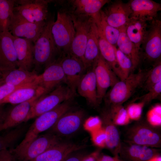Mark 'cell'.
<instances>
[{"mask_svg": "<svg viewBox=\"0 0 161 161\" xmlns=\"http://www.w3.org/2000/svg\"><path fill=\"white\" fill-rule=\"evenodd\" d=\"M145 104L140 101L129 104L126 109L130 120H137L140 118Z\"/></svg>", "mask_w": 161, "mask_h": 161, "instance_id": "39", "label": "cell"}, {"mask_svg": "<svg viewBox=\"0 0 161 161\" xmlns=\"http://www.w3.org/2000/svg\"><path fill=\"white\" fill-rule=\"evenodd\" d=\"M88 156L80 153L73 154V153L67 157L64 161H84Z\"/></svg>", "mask_w": 161, "mask_h": 161, "instance_id": "42", "label": "cell"}, {"mask_svg": "<svg viewBox=\"0 0 161 161\" xmlns=\"http://www.w3.org/2000/svg\"><path fill=\"white\" fill-rule=\"evenodd\" d=\"M148 72L140 69L137 73L130 74L124 80L117 82L108 94L110 105H122L127 101L136 89L143 84Z\"/></svg>", "mask_w": 161, "mask_h": 161, "instance_id": "5", "label": "cell"}, {"mask_svg": "<svg viewBox=\"0 0 161 161\" xmlns=\"http://www.w3.org/2000/svg\"><path fill=\"white\" fill-rule=\"evenodd\" d=\"M2 105H0V125L3 123L6 113Z\"/></svg>", "mask_w": 161, "mask_h": 161, "instance_id": "45", "label": "cell"}, {"mask_svg": "<svg viewBox=\"0 0 161 161\" xmlns=\"http://www.w3.org/2000/svg\"><path fill=\"white\" fill-rule=\"evenodd\" d=\"M70 109L62 115L50 128L51 133L59 137H66L79 129L84 118V112L82 110Z\"/></svg>", "mask_w": 161, "mask_h": 161, "instance_id": "13", "label": "cell"}, {"mask_svg": "<svg viewBox=\"0 0 161 161\" xmlns=\"http://www.w3.org/2000/svg\"><path fill=\"white\" fill-rule=\"evenodd\" d=\"M117 62L125 79L133 71V65L130 59L116 47L114 46Z\"/></svg>", "mask_w": 161, "mask_h": 161, "instance_id": "36", "label": "cell"}, {"mask_svg": "<svg viewBox=\"0 0 161 161\" xmlns=\"http://www.w3.org/2000/svg\"><path fill=\"white\" fill-rule=\"evenodd\" d=\"M33 82L43 89L46 94L61 83H65V75L60 61H55L48 65L42 74L37 75Z\"/></svg>", "mask_w": 161, "mask_h": 161, "instance_id": "15", "label": "cell"}, {"mask_svg": "<svg viewBox=\"0 0 161 161\" xmlns=\"http://www.w3.org/2000/svg\"><path fill=\"white\" fill-rule=\"evenodd\" d=\"M50 0H16L14 12L32 23L46 21L48 15V3Z\"/></svg>", "mask_w": 161, "mask_h": 161, "instance_id": "7", "label": "cell"}, {"mask_svg": "<svg viewBox=\"0 0 161 161\" xmlns=\"http://www.w3.org/2000/svg\"><path fill=\"white\" fill-rule=\"evenodd\" d=\"M98 161H125L119 157L118 155H114L111 157L107 155H102Z\"/></svg>", "mask_w": 161, "mask_h": 161, "instance_id": "44", "label": "cell"}, {"mask_svg": "<svg viewBox=\"0 0 161 161\" xmlns=\"http://www.w3.org/2000/svg\"><path fill=\"white\" fill-rule=\"evenodd\" d=\"M149 124L139 123L130 128L126 133V142L151 148L160 147V133Z\"/></svg>", "mask_w": 161, "mask_h": 161, "instance_id": "8", "label": "cell"}, {"mask_svg": "<svg viewBox=\"0 0 161 161\" xmlns=\"http://www.w3.org/2000/svg\"><path fill=\"white\" fill-rule=\"evenodd\" d=\"M109 109L112 119L117 126L126 125L130 122V119L126 109L122 105H110Z\"/></svg>", "mask_w": 161, "mask_h": 161, "instance_id": "34", "label": "cell"}, {"mask_svg": "<svg viewBox=\"0 0 161 161\" xmlns=\"http://www.w3.org/2000/svg\"><path fill=\"white\" fill-rule=\"evenodd\" d=\"M120 33L117 41L118 49L131 60L133 65V71L137 67L140 60V51L130 41L126 31V26L119 29Z\"/></svg>", "mask_w": 161, "mask_h": 161, "instance_id": "30", "label": "cell"}, {"mask_svg": "<svg viewBox=\"0 0 161 161\" xmlns=\"http://www.w3.org/2000/svg\"><path fill=\"white\" fill-rule=\"evenodd\" d=\"M37 75L35 72L18 68L3 71L1 76L4 83L20 86L33 83Z\"/></svg>", "mask_w": 161, "mask_h": 161, "instance_id": "29", "label": "cell"}, {"mask_svg": "<svg viewBox=\"0 0 161 161\" xmlns=\"http://www.w3.org/2000/svg\"><path fill=\"white\" fill-rule=\"evenodd\" d=\"M93 19L97 25L99 33L109 43L116 47L120 33L119 29L108 24L101 10L99 15Z\"/></svg>", "mask_w": 161, "mask_h": 161, "instance_id": "32", "label": "cell"}, {"mask_svg": "<svg viewBox=\"0 0 161 161\" xmlns=\"http://www.w3.org/2000/svg\"><path fill=\"white\" fill-rule=\"evenodd\" d=\"M28 84L20 86H13L5 83L2 85L0 86V102L17 89Z\"/></svg>", "mask_w": 161, "mask_h": 161, "instance_id": "41", "label": "cell"}, {"mask_svg": "<svg viewBox=\"0 0 161 161\" xmlns=\"http://www.w3.org/2000/svg\"><path fill=\"white\" fill-rule=\"evenodd\" d=\"M109 3L104 10H101L106 21L109 25L117 29L126 26L131 14L128 2L117 0Z\"/></svg>", "mask_w": 161, "mask_h": 161, "instance_id": "16", "label": "cell"}, {"mask_svg": "<svg viewBox=\"0 0 161 161\" xmlns=\"http://www.w3.org/2000/svg\"><path fill=\"white\" fill-rule=\"evenodd\" d=\"M148 92L138 98L140 101L143 102L145 104L151 102L160 95L161 93V81L155 84Z\"/></svg>", "mask_w": 161, "mask_h": 161, "instance_id": "40", "label": "cell"}, {"mask_svg": "<svg viewBox=\"0 0 161 161\" xmlns=\"http://www.w3.org/2000/svg\"><path fill=\"white\" fill-rule=\"evenodd\" d=\"M0 67L7 70L18 68L13 36L9 31L0 32Z\"/></svg>", "mask_w": 161, "mask_h": 161, "instance_id": "17", "label": "cell"}, {"mask_svg": "<svg viewBox=\"0 0 161 161\" xmlns=\"http://www.w3.org/2000/svg\"><path fill=\"white\" fill-rule=\"evenodd\" d=\"M147 120L148 123L154 127L161 125V106L160 104L153 106L147 112Z\"/></svg>", "mask_w": 161, "mask_h": 161, "instance_id": "38", "label": "cell"}, {"mask_svg": "<svg viewBox=\"0 0 161 161\" xmlns=\"http://www.w3.org/2000/svg\"><path fill=\"white\" fill-rule=\"evenodd\" d=\"M75 95L66 84H60L36 100L25 122L53 109L63 102L71 100Z\"/></svg>", "mask_w": 161, "mask_h": 161, "instance_id": "3", "label": "cell"}, {"mask_svg": "<svg viewBox=\"0 0 161 161\" xmlns=\"http://www.w3.org/2000/svg\"><path fill=\"white\" fill-rule=\"evenodd\" d=\"M0 161H14L9 150L5 149L0 151Z\"/></svg>", "mask_w": 161, "mask_h": 161, "instance_id": "43", "label": "cell"}, {"mask_svg": "<svg viewBox=\"0 0 161 161\" xmlns=\"http://www.w3.org/2000/svg\"><path fill=\"white\" fill-rule=\"evenodd\" d=\"M119 154L125 161H149L157 155L152 148L127 142L121 143Z\"/></svg>", "mask_w": 161, "mask_h": 161, "instance_id": "22", "label": "cell"}, {"mask_svg": "<svg viewBox=\"0 0 161 161\" xmlns=\"http://www.w3.org/2000/svg\"><path fill=\"white\" fill-rule=\"evenodd\" d=\"M46 21L32 23L13 12L9 31L13 36L27 39L34 44L41 33Z\"/></svg>", "mask_w": 161, "mask_h": 161, "instance_id": "14", "label": "cell"}, {"mask_svg": "<svg viewBox=\"0 0 161 161\" xmlns=\"http://www.w3.org/2000/svg\"><path fill=\"white\" fill-rule=\"evenodd\" d=\"M95 155H89L85 159L84 161H95Z\"/></svg>", "mask_w": 161, "mask_h": 161, "instance_id": "46", "label": "cell"}, {"mask_svg": "<svg viewBox=\"0 0 161 161\" xmlns=\"http://www.w3.org/2000/svg\"><path fill=\"white\" fill-rule=\"evenodd\" d=\"M111 1L109 0H75L70 2L74 8V14L95 18L100 13L101 8Z\"/></svg>", "mask_w": 161, "mask_h": 161, "instance_id": "28", "label": "cell"}, {"mask_svg": "<svg viewBox=\"0 0 161 161\" xmlns=\"http://www.w3.org/2000/svg\"><path fill=\"white\" fill-rule=\"evenodd\" d=\"M41 96H36L29 100L17 104L6 112L4 120L0 125V132L25 122L33 105Z\"/></svg>", "mask_w": 161, "mask_h": 161, "instance_id": "18", "label": "cell"}, {"mask_svg": "<svg viewBox=\"0 0 161 161\" xmlns=\"http://www.w3.org/2000/svg\"><path fill=\"white\" fill-rule=\"evenodd\" d=\"M54 21L53 18L47 20L41 33L34 44L33 65L36 69L43 66L46 67L55 61L54 58L58 53L51 32Z\"/></svg>", "mask_w": 161, "mask_h": 161, "instance_id": "1", "label": "cell"}, {"mask_svg": "<svg viewBox=\"0 0 161 161\" xmlns=\"http://www.w3.org/2000/svg\"><path fill=\"white\" fill-rule=\"evenodd\" d=\"M64 160H63L62 161H64Z\"/></svg>", "mask_w": 161, "mask_h": 161, "instance_id": "50", "label": "cell"}, {"mask_svg": "<svg viewBox=\"0 0 161 161\" xmlns=\"http://www.w3.org/2000/svg\"><path fill=\"white\" fill-rule=\"evenodd\" d=\"M16 0H0V32L9 31Z\"/></svg>", "mask_w": 161, "mask_h": 161, "instance_id": "33", "label": "cell"}, {"mask_svg": "<svg viewBox=\"0 0 161 161\" xmlns=\"http://www.w3.org/2000/svg\"><path fill=\"white\" fill-rule=\"evenodd\" d=\"M60 62L65 77V83L75 95L78 84L87 70L83 62L68 53Z\"/></svg>", "mask_w": 161, "mask_h": 161, "instance_id": "11", "label": "cell"}, {"mask_svg": "<svg viewBox=\"0 0 161 161\" xmlns=\"http://www.w3.org/2000/svg\"><path fill=\"white\" fill-rule=\"evenodd\" d=\"M145 57L155 61L161 55V21L154 19L151 21L141 47Z\"/></svg>", "mask_w": 161, "mask_h": 161, "instance_id": "12", "label": "cell"}, {"mask_svg": "<svg viewBox=\"0 0 161 161\" xmlns=\"http://www.w3.org/2000/svg\"><path fill=\"white\" fill-rule=\"evenodd\" d=\"M128 2L131 10L130 18L151 21L156 18L161 10V4L152 0H131Z\"/></svg>", "mask_w": 161, "mask_h": 161, "instance_id": "20", "label": "cell"}, {"mask_svg": "<svg viewBox=\"0 0 161 161\" xmlns=\"http://www.w3.org/2000/svg\"><path fill=\"white\" fill-rule=\"evenodd\" d=\"M13 42L18 68L30 71L33 65L34 43L27 39L14 36Z\"/></svg>", "mask_w": 161, "mask_h": 161, "instance_id": "23", "label": "cell"}, {"mask_svg": "<svg viewBox=\"0 0 161 161\" xmlns=\"http://www.w3.org/2000/svg\"><path fill=\"white\" fill-rule=\"evenodd\" d=\"M5 70H7L6 69L0 67V75L2 74V72Z\"/></svg>", "mask_w": 161, "mask_h": 161, "instance_id": "48", "label": "cell"}, {"mask_svg": "<svg viewBox=\"0 0 161 161\" xmlns=\"http://www.w3.org/2000/svg\"><path fill=\"white\" fill-rule=\"evenodd\" d=\"M92 66L96 80L98 102L100 103L108 89L120 80L100 54Z\"/></svg>", "mask_w": 161, "mask_h": 161, "instance_id": "9", "label": "cell"}, {"mask_svg": "<svg viewBox=\"0 0 161 161\" xmlns=\"http://www.w3.org/2000/svg\"><path fill=\"white\" fill-rule=\"evenodd\" d=\"M61 142L59 137L50 132L38 136L23 150L11 155L13 160L30 161Z\"/></svg>", "mask_w": 161, "mask_h": 161, "instance_id": "10", "label": "cell"}, {"mask_svg": "<svg viewBox=\"0 0 161 161\" xmlns=\"http://www.w3.org/2000/svg\"><path fill=\"white\" fill-rule=\"evenodd\" d=\"M87 70L78 84L77 91L89 103L96 106L99 103L95 74L92 66V69Z\"/></svg>", "mask_w": 161, "mask_h": 161, "instance_id": "24", "label": "cell"}, {"mask_svg": "<svg viewBox=\"0 0 161 161\" xmlns=\"http://www.w3.org/2000/svg\"><path fill=\"white\" fill-rule=\"evenodd\" d=\"M98 38L97 28L93 19L89 33L83 58V63L87 69L92 66L100 55Z\"/></svg>", "mask_w": 161, "mask_h": 161, "instance_id": "26", "label": "cell"}, {"mask_svg": "<svg viewBox=\"0 0 161 161\" xmlns=\"http://www.w3.org/2000/svg\"><path fill=\"white\" fill-rule=\"evenodd\" d=\"M101 120L104 126L105 145L114 155H118L121 143L120 135L116 125L112 119L109 109L102 112Z\"/></svg>", "mask_w": 161, "mask_h": 161, "instance_id": "21", "label": "cell"}, {"mask_svg": "<svg viewBox=\"0 0 161 161\" xmlns=\"http://www.w3.org/2000/svg\"><path fill=\"white\" fill-rule=\"evenodd\" d=\"M148 21L130 18L126 26V34L130 41L141 51V47L147 31Z\"/></svg>", "mask_w": 161, "mask_h": 161, "instance_id": "27", "label": "cell"}, {"mask_svg": "<svg viewBox=\"0 0 161 161\" xmlns=\"http://www.w3.org/2000/svg\"><path fill=\"white\" fill-rule=\"evenodd\" d=\"M71 13L75 32L69 53L83 62L89 33L93 19L91 17Z\"/></svg>", "mask_w": 161, "mask_h": 161, "instance_id": "6", "label": "cell"}, {"mask_svg": "<svg viewBox=\"0 0 161 161\" xmlns=\"http://www.w3.org/2000/svg\"><path fill=\"white\" fill-rule=\"evenodd\" d=\"M161 81V61L155 62L153 67L148 71L143 84L145 89L149 90L155 84Z\"/></svg>", "mask_w": 161, "mask_h": 161, "instance_id": "35", "label": "cell"}, {"mask_svg": "<svg viewBox=\"0 0 161 161\" xmlns=\"http://www.w3.org/2000/svg\"><path fill=\"white\" fill-rule=\"evenodd\" d=\"M85 147V145L61 142L30 161H62L72 153Z\"/></svg>", "mask_w": 161, "mask_h": 161, "instance_id": "19", "label": "cell"}, {"mask_svg": "<svg viewBox=\"0 0 161 161\" xmlns=\"http://www.w3.org/2000/svg\"><path fill=\"white\" fill-rule=\"evenodd\" d=\"M98 34L100 55L109 64L119 80H124L125 79L117 62L114 46L108 42L98 32Z\"/></svg>", "mask_w": 161, "mask_h": 161, "instance_id": "31", "label": "cell"}, {"mask_svg": "<svg viewBox=\"0 0 161 161\" xmlns=\"http://www.w3.org/2000/svg\"><path fill=\"white\" fill-rule=\"evenodd\" d=\"M51 32L58 53H62L64 55L69 53L75 32L70 12L65 10L58 11Z\"/></svg>", "mask_w": 161, "mask_h": 161, "instance_id": "2", "label": "cell"}, {"mask_svg": "<svg viewBox=\"0 0 161 161\" xmlns=\"http://www.w3.org/2000/svg\"><path fill=\"white\" fill-rule=\"evenodd\" d=\"M21 131L20 129H17L0 136V151L12 146L20 136Z\"/></svg>", "mask_w": 161, "mask_h": 161, "instance_id": "37", "label": "cell"}, {"mask_svg": "<svg viewBox=\"0 0 161 161\" xmlns=\"http://www.w3.org/2000/svg\"><path fill=\"white\" fill-rule=\"evenodd\" d=\"M149 161H152L151 160H149Z\"/></svg>", "mask_w": 161, "mask_h": 161, "instance_id": "49", "label": "cell"}, {"mask_svg": "<svg viewBox=\"0 0 161 161\" xmlns=\"http://www.w3.org/2000/svg\"><path fill=\"white\" fill-rule=\"evenodd\" d=\"M45 94L43 89L33 82L14 91L0 101V105L7 103L17 105Z\"/></svg>", "mask_w": 161, "mask_h": 161, "instance_id": "25", "label": "cell"}, {"mask_svg": "<svg viewBox=\"0 0 161 161\" xmlns=\"http://www.w3.org/2000/svg\"><path fill=\"white\" fill-rule=\"evenodd\" d=\"M64 113L63 109L57 106L37 117L21 142L15 148L10 150L11 154H15L26 148L40 133L50 129Z\"/></svg>", "mask_w": 161, "mask_h": 161, "instance_id": "4", "label": "cell"}, {"mask_svg": "<svg viewBox=\"0 0 161 161\" xmlns=\"http://www.w3.org/2000/svg\"><path fill=\"white\" fill-rule=\"evenodd\" d=\"M4 83L1 75H0V86Z\"/></svg>", "mask_w": 161, "mask_h": 161, "instance_id": "47", "label": "cell"}]
</instances>
